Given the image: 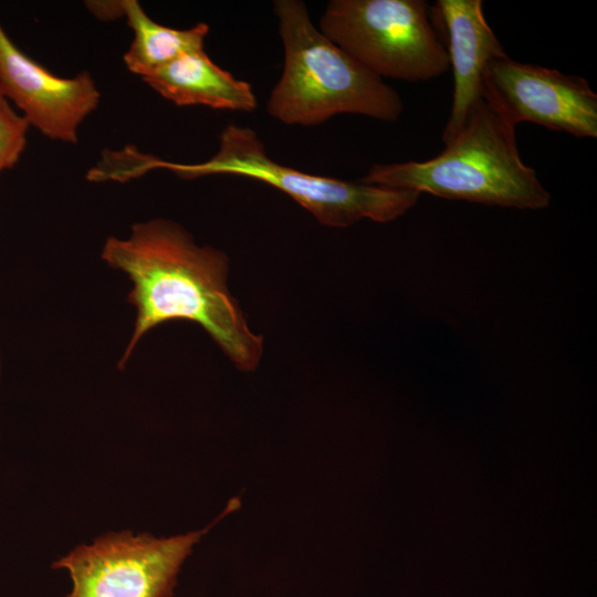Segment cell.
<instances>
[{
    "label": "cell",
    "mask_w": 597,
    "mask_h": 597,
    "mask_svg": "<svg viewBox=\"0 0 597 597\" xmlns=\"http://www.w3.org/2000/svg\"><path fill=\"white\" fill-rule=\"evenodd\" d=\"M320 31L381 78L420 82L449 70L423 0H332Z\"/></svg>",
    "instance_id": "obj_5"
},
{
    "label": "cell",
    "mask_w": 597,
    "mask_h": 597,
    "mask_svg": "<svg viewBox=\"0 0 597 597\" xmlns=\"http://www.w3.org/2000/svg\"><path fill=\"white\" fill-rule=\"evenodd\" d=\"M30 125L0 91V175L13 168L27 147Z\"/></svg>",
    "instance_id": "obj_12"
},
{
    "label": "cell",
    "mask_w": 597,
    "mask_h": 597,
    "mask_svg": "<svg viewBox=\"0 0 597 597\" xmlns=\"http://www.w3.org/2000/svg\"><path fill=\"white\" fill-rule=\"evenodd\" d=\"M240 505L231 500L206 528L171 537L130 531L107 533L53 563L72 588L64 597H174L177 577L202 535Z\"/></svg>",
    "instance_id": "obj_6"
},
{
    "label": "cell",
    "mask_w": 597,
    "mask_h": 597,
    "mask_svg": "<svg viewBox=\"0 0 597 597\" xmlns=\"http://www.w3.org/2000/svg\"><path fill=\"white\" fill-rule=\"evenodd\" d=\"M87 8L100 19L112 20L118 17H124L122 0L121 1H87Z\"/></svg>",
    "instance_id": "obj_13"
},
{
    "label": "cell",
    "mask_w": 597,
    "mask_h": 597,
    "mask_svg": "<svg viewBox=\"0 0 597 597\" xmlns=\"http://www.w3.org/2000/svg\"><path fill=\"white\" fill-rule=\"evenodd\" d=\"M157 168L182 179L234 175L256 179L290 196L322 224L345 228L363 220L389 222L418 201L419 192L312 175L271 159L250 127L229 124L221 133L218 151L198 164H178L140 153L134 161L138 176Z\"/></svg>",
    "instance_id": "obj_4"
},
{
    "label": "cell",
    "mask_w": 597,
    "mask_h": 597,
    "mask_svg": "<svg viewBox=\"0 0 597 597\" xmlns=\"http://www.w3.org/2000/svg\"><path fill=\"white\" fill-rule=\"evenodd\" d=\"M482 80V95L514 126L530 122L575 137H597V94L584 77L506 54L486 64Z\"/></svg>",
    "instance_id": "obj_7"
},
{
    "label": "cell",
    "mask_w": 597,
    "mask_h": 597,
    "mask_svg": "<svg viewBox=\"0 0 597 597\" xmlns=\"http://www.w3.org/2000/svg\"><path fill=\"white\" fill-rule=\"evenodd\" d=\"M142 78L177 106L203 105L249 113L258 107L250 83L221 69L205 50L181 54Z\"/></svg>",
    "instance_id": "obj_10"
},
{
    "label": "cell",
    "mask_w": 597,
    "mask_h": 597,
    "mask_svg": "<svg viewBox=\"0 0 597 597\" xmlns=\"http://www.w3.org/2000/svg\"><path fill=\"white\" fill-rule=\"evenodd\" d=\"M0 374H1V355H0Z\"/></svg>",
    "instance_id": "obj_14"
},
{
    "label": "cell",
    "mask_w": 597,
    "mask_h": 597,
    "mask_svg": "<svg viewBox=\"0 0 597 597\" xmlns=\"http://www.w3.org/2000/svg\"><path fill=\"white\" fill-rule=\"evenodd\" d=\"M360 181L517 209L551 203L536 171L520 157L515 126L483 95L440 154L425 161L375 164Z\"/></svg>",
    "instance_id": "obj_2"
},
{
    "label": "cell",
    "mask_w": 597,
    "mask_h": 597,
    "mask_svg": "<svg viewBox=\"0 0 597 597\" xmlns=\"http://www.w3.org/2000/svg\"><path fill=\"white\" fill-rule=\"evenodd\" d=\"M124 17L134 39L123 60L132 73L144 77L181 54L203 50L209 25L174 29L154 21L137 0H122Z\"/></svg>",
    "instance_id": "obj_11"
},
{
    "label": "cell",
    "mask_w": 597,
    "mask_h": 597,
    "mask_svg": "<svg viewBox=\"0 0 597 597\" xmlns=\"http://www.w3.org/2000/svg\"><path fill=\"white\" fill-rule=\"evenodd\" d=\"M102 259L132 282L127 300L136 320L119 367L146 333L175 320L201 326L238 369L258 367L263 337L250 329L229 291L224 252L198 245L184 227L158 218L135 223L126 239L109 237Z\"/></svg>",
    "instance_id": "obj_1"
},
{
    "label": "cell",
    "mask_w": 597,
    "mask_h": 597,
    "mask_svg": "<svg viewBox=\"0 0 597 597\" xmlns=\"http://www.w3.org/2000/svg\"><path fill=\"white\" fill-rule=\"evenodd\" d=\"M434 13L446 32L453 74L452 105L442 132L446 144L461 129L481 98L486 64L506 52L484 17L481 0H438Z\"/></svg>",
    "instance_id": "obj_9"
},
{
    "label": "cell",
    "mask_w": 597,
    "mask_h": 597,
    "mask_svg": "<svg viewBox=\"0 0 597 597\" xmlns=\"http://www.w3.org/2000/svg\"><path fill=\"white\" fill-rule=\"evenodd\" d=\"M0 91L43 136L76 144L78 127L98 106L101 94L90 73L53 74L27 55L0 23Z\"/></svg>",
    "instance_id": "obj_8"
},
{
    "label": "cell",
    "mask_w": 597,
    "mask_h": 597,
    "mask_svg": "<svg viewBox=\"0 0 597 597\" xmlns=\"http://www.w3.org/2000/svg\"><path fill=\"white\" fill-rule=\"evenodd\" d=\"M284 67L266 109L286 125L315 126L338 114L395 122L399 93L326 38L300 0H275Z\"/></svg>",
    "instance_id": "obj_3"
}]
</instances>
